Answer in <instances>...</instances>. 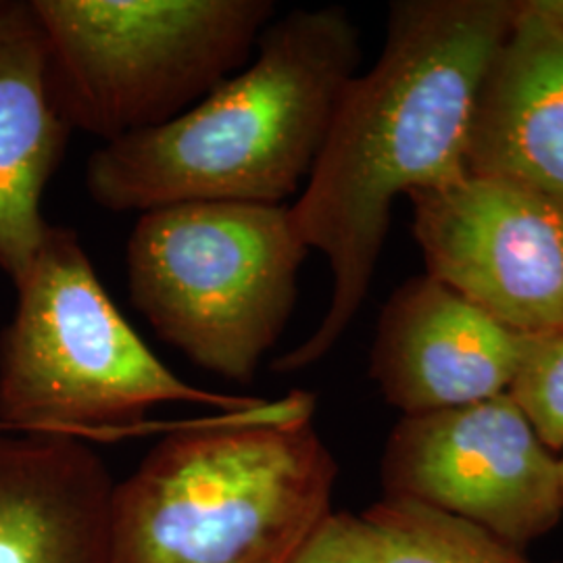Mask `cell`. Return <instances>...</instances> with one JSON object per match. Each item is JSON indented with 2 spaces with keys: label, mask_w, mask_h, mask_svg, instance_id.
<instances>
[{
  "label": "cell",
  "mask_w": 563,
  "mask_h": 563,
  "mask_svg": "<svg viewBox=\"0 0 563 563\" xmlns=\"http://www.w3.org/2000/svg\"><path fill=\"white\" fill-rule=\"evenodd\" d=\"M292 563H380L374 539L362 520L349 511H332L302 544Z\"/></svg>",
  "instance_id": "cell-15"
},
{
  "label": "cell",
  "mask_w": 563,
  "mask_h": 563,
  "mask_svg": "<svg viewBox=\"0 0 563 563\" xmlns=\"http://www.w3.org/2000/svg\"><path fill=\"white\" fill-rule=\"evenodd\" d=\"M69 132L32 2H0V269L15 286L51 228L42 195Z\"/></svg>",
  "instance_id": "cell-12"
},
{
  "label": "cell",
  "mask_w": 563,
  "mask_h": 563,
  "mask_svg": "<svg viewBox=\"0 0 563 563\" xmlns=\"http://www.w3.org/2000/svg\"><path fill=\"white\" fill-rule=\"evenodd\" d=\"M558 470H560V484H562V495H563V451L562 455L558 457Z\"/></svg>",
  "instance_id": "cell-17"
},
{
  "label": "cell",
  "mask_w": 563,
  "mask_h": 563,
  "mask_svg": "<svg viewBox=\"0 0 563 563\" xmlns=\"http://www.w3.org/2000/svg\"><path fill=\"white\" fill-rule=\"evenodd\" d=\"M0 432H11V430H9L4 423H0Z\"/></svg>",
  "instance_id": "cell-18"
},
{
  "label": "cell",
  "mask_w": 563,
  "mask_h": 563,
  "mask_svg": "<svg viewBox=\"0 0 563 563\" xmlns=\"http://www.w3.org/2000/svg\"><path fill=\"white\" fill-rule=\"evenodd\" d=\"M360 57L341 7L288 11L263 30L244 69L180 118L97 148L86 165L90 199L113 213L284 205L309 180Z\"/></svg>",
  "instance_id": "cell-2"
},
{
  "label": "cell",
  "mask_w": 563,
  "mask_h": 563,
  "mask_svg": "<svg viewBox=\"0 0 563 563\" xmlns=\"http://www.w3.org/2000/svg\"><path fill=\"white\" fill-rule=\"evenodd\" d=\"M165 402L242 411L263 399L181 380L125 322L78 234L51 225L0 339V423L21 434L118 441L174 428L146 422Z\"/></svg>",
  "instance_id": "cell-4"
},
{
  "label": "cell",
  "mask_w": 563,
  "mask_h": 563,
  "mask_svg": "<svg viewBox=\"0 0 563 563\" xmlns=\"http://www.w3.org/2000/svg\"><path fill=\"white\" fill-rule=\"evenodd\" d=\"M523 4L563 30V0H523Z\"/></svg>",
  "instance_id": "cell-16"
},
{
  "label": "cell",
  "mask_w": 563,
  "mask_h": 563,
  "mask_svg": "<svg viewBox=\"0 0 563 563\" xmlns=\"http://www.w3.org/2000/svg\"><path fill=\"white\" fill-rule=\"evenodd\" d=\"M507 395L541 443L551 453H562L563 330L534 336Z\"/></svg>",
  "instance_id": "cell-14"
},
{
  "label": "cell",
  "mask_w": 563,
  "mask_h": 563,
  "mask_svg": "<svg viewBox=\"0 0 563 563\" xmlns=\"http://www.w3.org/2000/svg\"><path fill=\"white\" fill-rule=\"evenodd\" d=\"M67 123L107 142L180 118L244 69L269 0H34Z\"/></svg>",
  "instance_id": "cell-6"
},
{
  "label": "cell",
  "mask_w": 563,
  "mask_h": 563,
  "mask_svg": "<svg viewBox=\"0 0 563 563\" xmlns=\"http://www.w3.org/2000/svg\"><path fill=\"white\" fill-rule=\"evenodd\" d=\"M516 18V0H401L374 67L342 95L322 153L290 207L307 249L332 272L322 322L272 369L325 357L369 292L397 197L465 176L472 109Z\"/></svg>",
  "instance_id": "cell-1"
},
{
  "label": "cell",
  "mask_w": 563,
  "mask_h": 563,
  "mask_svg": "<svg viewBox=\"0 0 563 563\" xmlns=\"http://www.w3.org/2000/svg\"><path fill=\"white\" fill-rule=\"evenodd\" d=\"M113 490L84 439L0 432V563H113Z\"/></svg>",
  "instance_id": "cell-11"
},
{
  "label": "cell",
  "mask_w": 563,
  "mask_h": 563,
  "mask_svg": "<svg viewBox=\"0 0 563 563\" xmlns=\"http://www.w3.org/2000/svg\"><path fill=\"white\" fill-rule=\"evenodd\" d=\"M384 497L437 507L522 549L563 516L558 455L509 395L402 416L380 463Z\"/></svg>",
  "instance_id": "cell-7"
},
{
  "label": "cell",
  "mask_w": 563,
  "mask_h": 563,
  "mask_svg": "<svg viewBox=\"0 0 563 563\" xmlns=\"http://www.w3.org/2000/svg\"><path fill=\"white\" fill-rule=\"evenodd\" d=\"M307 251L286 205L159 207L128 241L130 299L195 365L251 384L295 311Z\"/></svg>",
  "instance_id": "cell-5"
},
{
  "label": "cell",
  "mask_w": 563,
  "mask_h": 563,
  "mask_svg": "<svg viewBox=\"0 0 563 563\" xmlns=\"http://www.w3.org/2000/svg\"><path fill=\"white\" fill-rule=\"evenodd\" d=\"M407 199L428 276L522 334L563 330V205L467 174Z\"/></svg>",
  "instance_id": "cell-8"
},
{
  "label": "cell",
  "mask_w": 563,
  "mask_h": 563,
  "mask_svg": "<svg viewBox=\"0 0 563 563\" xmlns=\"http://www.w3.org/2000/svg\"><path fill=\"white\" fill-rule=\"evenodd\" d=\"M465 174L516 181L563 205V30L523 0L478 86Z\"/></svg>",
  "instance_id": "cell-10"
},
{
  "label": "cell",
  "mask_w": 563,
  "mask_h": 563,
  "mask_svg": "<svg viewBox=\"0 0 563 563\" xmlns=\"http://www.w3.org/2000/svg\"><path fill=\"white\" fill-rule=\"evenodd\" d=\"M534 334H522L423 274L384 305L369 378L402 416L505 395Z\"/></svg>",
  "instance_id": "cell-9"
},
{
  "label": "cell",
  "mask_w": 563,
  "mask_h": 563,
  "mask_svg": "<svg viewBox=\"0 0 563 563\" xmlns=\"http://www.w3.org/2000/svg\"><path fill=\"white\" fill-rule=\"evenodd\" d=\"M313 413L316 397L292 390L176 423L115 483L113 563H292L339 476Z\"/></svg>",
  "instance_id": "cell-3"
},
{
  "label": "cell",
  "mask_w": 563,
  "mask_h": 563,
  "mask_svg": "<svg viewBox=\"0 0 563 563\" xmlns=\"http://www.w3.org/2000/svg\"><path fill=\"white\" fill-rule=\"evenodd\" d=\"M362 520L380 563H532L481 526L418 501L383 497Z\"/></svg>",
  "instance_id": "cell-13"
}]
</instances>
